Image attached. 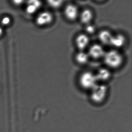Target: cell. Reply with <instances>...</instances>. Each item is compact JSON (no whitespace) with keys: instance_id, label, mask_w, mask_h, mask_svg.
<instances>
[{"instance_id":"cell-1","label":"cell","mask_w":132,"mask_h":132,"mask_svg":"<svg viewBox=\"0 0 132 132\" xmlns=\"http://www.w3.org/2000/svg\"><path fill=\"white\" fill-rule=\"evenodd\" d=\"M104 62L110 68L116 69L121 66L123 62V57L118 51L110 50L105 52L103 56Z\"/></svg>"},{"instance_id":"cell-2","label":"cell","mask_w":132,"mask_h":132,"mask_svg":"<svg viewBox=\"0 0 132 132\" xmlns=\"http://www.w3.org/2000/svg\"><path fill=\"white\" fill-rule=\"evenodd\" d=\"M81 86L84 89H92L97 82L96 75L91 72H84L81 74L79 79Z\"/></svg>"},{"instance_id":"cell-3","label":"cell","mask_w":132,"mask_h":132,"mask_svg":"<svg viewBox=\"0 0 132 132\" xmlns=\"http://www.w3.org/2000/svg\"><path fill=\"white\" fill-rule=\"evenodd\" d=\"M91 98L96 102H100L105 98L108 87L105 84H96L91 89Z\"/></svg>"},{"instance_id":"cell-4","label":"cell","mask_w":132,"mask_h":132,"mask_svg":"<svg viewBox=\"0 0 132 132\" xmlns=\"http://www.w3.org/2000/svg\"><path fill=\"white\" fill-rule=\"evenodd\" d=\"M53 20V15L51 13L45 11L40 13L36 18V23L40 26H44L50 24Z\"/></svg>"},{"instance_id":"cell-5","label":"cell","mask_w":132,"mask_h":132,"mask_svg":"<svg viewBox=\"0 0 132 132\" xmlns=\"http://www.w3.org/2000/svg\"><path fill=\"white\" fill-rule=\"evenodd\" d=\"M105 52L103 47L100 45L95 44L90 46L88 55L94 59H99L103 57Z\"/></svg>"},{"instance_id":"cell-6","label":"cell","mask_w":132,"mask_h":132,"mask_svg":"<svg viewBox=\"0 0 132 132\" xmlns=\"http://www.w3.org/2000/svg\"><path fill=\"white\" fill-rule=\"evenodd\" d=\"M65 16L68 20L73 21L77 19L79 15V10L76 5L69 4L66 5L64 10Z\"/></svg>"},{"instance_id":"cell-7","label":"cell","mask_w":132,"mask_h":132,"mask_svg":"<svg viewBox=\"0 0 132 132\" xmlns=\"http://www.w3.org/2000/svg\"><path fill=\"white\" fill-rule=\"evenodd\" d=\"M89 38L85 34H80L77 36L75 39V43L77 48L80 51H83L88 47L89 45Z\"/></svg>"},{"instance_id":"cell-8","label":"cell","mask_w":132,"mask_h":132,"mask_svg":"<svg viewBox=\"0 0 132 132\" xmlns=\"http://www.w3.org/2000/svg\"><path fill=\"white\" fill-rule=\"evenodd\" d=\"M113 35L109 31L103 30L98 34V38L101 43L105 45H110Z\"/></svg>"},{"instance_id":"cell-9","label":"cell","mask_w":132,"mask_h":132,"mask_svg":"<svg viewBox=\"0 0 132 132\" xmlns=\"http://www.w3.org/2000/svg\"><path fill=\"white\" fill-rule=\"evenodd\" d=\"M97 81L105 82L108 80L111 77V72L105 68H101L95 75Z\"/></svg>"},{"instance_id":"cell-10","label":"cell","mask_w":132,"mask_h":132,"mask_svg":"<svg viewBox=\"0 0 132 132\" xmlns=\"http://www.w3.org/2000/svg\"><path fill=\"white\" fill-rule=\"evenodd\" d=\"M125 38L122 34H117L113 35L110 45L116 48H120L125 44Z\"/></svg>"},{"instance_id":"cell-11","label":"cell","mask_w":132,"mask_h":132,"mask_svg":"<svg viewBox=\"0 0 132 132\" xmlns=\"http://www.w3.org/2000/svg\"><path fill=\"white\" fill-rule=\"evenodd\" d=\"M93 19V12L89 9H85L80 14V20L82 23L85 24H90Z\"/></svg>"},{"instance_id":"cell-12","label":"cell","mask_w":132,"mask_h":132,"mask_svg":"<svg viewBox=\"0 0 132 132\" xmlns=\"http://www.w3.org/2000/svg\"><path fill=\"white\" fill-rule=\"evenodd\" d=\"M41 2L37 1H32L29 2L26 11L29 14H32L36 12L38 9L41 6Z\"/></svg>"},{"instance_id":"cell-13","label":"cell","mask_w":132,"mask_h":132,"mask_svg":"<svg viewBox=\"0 0 132 132\" xmlns=\"http://www.w3.org/2000/svg\"><path fill=\"white\" fill-rule=\"evenodd\" d=\"M89 55L83 51H80L75 55V60L79 64H84L88 62L89 60Z\"/></svg>"},{"instance_id":"cell-14","label":"cell","mask_w":132,"mask_h":132,"mask_svg":"<svg viewBox=\"0 0 132 132\" xmlns=\"http://www.w3.org/2000/svg\"><path fill=\"white\" fill-rule=\"evenodd\" d=\"M63 1H49L47 2L48 5L53 8H58L61 7Z\"/></svg>"},{"instance_id":"cell-15","label":"cell","mask_w":132,"mask_h":132,"mask_svg":"<svg viewBox=\"0 0 132 132\" xmlns=\"http://www.w3.org/2000/svg\"><path fill=\"white\" fill-rule=\"evenodd\" d=\"M85 30H86V32L89 34H93L94 32L95 28L93 25H91L90 24H88L86 26Z\"/></svg>"},{"instance_id":"cell-16","label":"cell","mask_w":132,"mask_h":132,"mask_svg":"<svg viewBox=\"0 0 132 132\" xmlns=\"http://www.w3.org/2000/svg\"><path fill=\"white\" fill-rule=\"evenodd\" d=\"M11 20L8 17H5L2 20V23L4 25H8L9 23H10Z\"/></svg>"},{"instance_id":"cell-17","label":"cell","mask_w":132,"mask_h":132,"mask_svg":"<svg viewBox=\"0 0 132 132\" xmlns=\"http://www.w3.org/2000/svg\"><path fill=\"white\" fill-rule=\"evenodd\" d=\"M2 32H3V30H2V29L1 28H0V36L2 35Z\"/></svg>"}]
</instances>
